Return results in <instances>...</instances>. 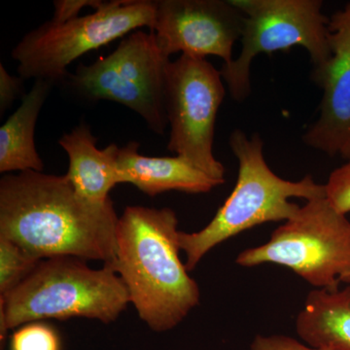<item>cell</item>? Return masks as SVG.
<instances>
[{
    "label": "cell",
    "instance_id": "obj_1",
    "mask_svg": "<svg viewBox=\"0 0 350 350\" xmlns=\"http://www.w3.org/2000/svg\"><path fill=\"white\" fill-rule=\"evenodd\" d=\"M118 222L111 199L103 204L84 199L66 175L29 170L0 180V237L39 260L112 262Z\"/></svg>",
    "mask_w": 350,
    "mask_h": 350
},
{
    "label": "cell",
    "instance_id": "obj_2",
    "mask_svg": "<svg viewBox=\"0 0 350 350\" xmlns=\"http://www.w3.org/2000/svg\"><path fill=\"white\" fill-rule=\"evenodd\" d=\"M179 232L169 207H126L116 256L105 262L121 278L139 319L159 333L180 324L200 304L199 285L179 257Z\"/></svg>",
    "mask_w": 350,
    "mask_h": 350
},
{
    "label": "cell",
    "instance_id": "obj_3",
    "mask_svg": "<svg viewBox=\"0 0 350 350\" xmlns=\"http://www.w3.org/2000/svg\"><path fill=\"white\" fill-rule=\"evenodd\" d=\"M229 145L239 163L234 190L204 229L179 232V246L185 252L188 271L227 239L258 225L293 217L301 206L290 202L291 198L308 202L326 197L325 184L317 183L310 174L299 181L285 180L275 174L266 162L259 133L248 137L236 129L230 135Z\"/></svg>",
    "mask_w": 350,
    "mask_h": 350
},
{
    "label": "cell",
    "instance_id": "obj_4",
    "mask_svg": "<svg viewBox=\"0 0 350 350\" xmlns=\"http://www.w3.org/2000/svg\"><path fill=\"white\" fill-rule=\"evenodd\" d=\"M131 304L110 265L94 269L75 257L44 259L5 297H0V338L29 322L75 317L115 321Z\"/></svg>",
    "mask_w": 350,
    "mask_h": 350
},
{
    "label": "cell",
    "instance_id": "obj_5",
    "mask_svg": "<svg viewBox=\"0 0 350 350\" xmlns=\"http://www.w3.org/2000/svg\"><path fill=\"white\" fill-rule=\"evenodd\" d=\"M236 262L280 265L317 289L337 290L350 285V221L326 197L308 200L268 243L243 251Z\"/></svg>",
    "mask_w": 350,
    "mask_h": 350
},
{
    "label": "cell",
    "instance_id": "obj_6",
    "mask_svg": "<svg viewBox=\"0 0 350 350\" xmlns=\"http://www.w3.org/2000/svg\"><path fill=\"white\" fill-rule=\"evenodd\" d=\"M156 1H105L100 10L66 22L50 20L29 32L12 50L24 80L64 82L69 64L88 52L147 27L153 29Z\"/></svg>",
    "mask_w": 350,
    "mask_h": 350
},
{
    "label": "cell",
    "instance_id": "obj_7",
    "mask_svg": "<svg viewBox=\"0 0 350 350\" xmlns=\"http://www.w3.org/2000/svg\"><path fill=\"white\" fill-rule=\"evenodd\" d=\"M170 62L154 32L135 31L122 39L111 54L80 64L64 83L88 101L110 100L130 108L151 131L163 135L169 124L165 84Z\"/></svg>",
    "mask_w": 350,
    "mask_h": 350
},
{
    "label": "cell",
    "instance_id": "obj_8",
    "mask_svg": "<svg viewBox=\"0 0 350 350\" xmlns=\"http://www.w3.org/2000/svg\"><path fill=\"white\" fill-rule=\"evenodd\" d=\"M243 13L241 54L220 72L232 100L243 103L251 93L250 68L255 57L300 46L312 68L332 56L329 18L321 0H232Z\"/></svg>",
    "mask_w": 350,
    "mask_h": 350
},
{
    "label": "cell",
    "instance_id": "obj_9",
    "mask_svg": "<svg viewBox=\"0 0 350 350\" xmlns=\"http://www.w3.org/2000/svg\"><path fill=\"white\" fill-rule=\"evenodd\" d=\"M225 94L220 70L206 59L181 55L170 62L165 84L167 149L224 183L225 167L214 156L213 142Z\"/></svg>",
    "mask_w": 350,
    "mask_h": 350
},
{
    "label": "cell",
    "instance_id": "obj_10",
    "mask_svg": "<svg viewBox=\"0 0 350 350\" xmlns=\"http://www.w3.org/2000/svg\"><path fill=\"white\" fill-rule=\"evenodd\" d=\"M152 32L165 57L176 53L206 59L215 56L232 63V48L241 40L243 13L232 0L156 1Z\"/></svg>",
    "mask_w": 350,
    "mask_h": 350
},
{
    "label": "cell",
    "instance_id": "obj_11",
    "mask_svg": "<svg viewBox=\"0 0 350 350\" xmlns=\"http://www.w3.org/2000/svg\"><path fill=\"white\" fill-rule=\"evenodd\" d=\"M332 56L312 68L310 79L322 90L319 116L306 129V146L350 161V1L329 20Z\"/></svg>",
    "mask_w": 350,
    "mask_h": 350
},
{
    "label": "cell",
    "instance_id": "obj_12",
    "mask_svg": "<svg viewBox=\"0 0 350 350\" xmlns=\"http://www.w3.org/2000/svg\"><path fill=\"white\" fill-rule=\"evenodd\" d=\"M138 148L139 144L135 142L120 148V184H133L150 197L170 191L202 194L224 184L180 157L142 156Z\"/></svg>",
    "mask_w": 350,
    "mask_h": 350
},
{
    "label": "cell",
    "instance_id": "obj_13",
    "mask_svg": "<svg viewBox=\"0 0 350 350\" xmlns=\"http://www.w3.org/2000/svg\"><path fill=\"white\" fill-rule=\"evenodd\" d=\"M96 142L91 128L82 122L70 133H64L59 144L68 154L69 167L66 175L76 192L94 204H103L110 200V191L120 184L117 167L120 148L111 144L98 149Z\"/></svg>",
    "mask_w": 350,
    "mask_h": 350
},
{
    "label": "cell",
    "instance_id": "obj_14",
    "mask_svg": "<svg viewBox=\"0 0 350 350\" xmlns=\"http://www.w3.org/2000/svg\"><path fill=\"white\" fill-rule=\"evenodd\" d=\"M296 332L310 349L350 350V285L310 292L297 315Z\"/></svg>",
    "mask_w": 350,
    "mask_h": 350
},
{
    "label": "cell",
    "instance_id": "obj_15",
    "mask_svg": "<svg viewBox=\"0 0 350 350\" xmlns=\"http://www.w3.org/2000/svg\"><path fill=\"white\" fill-rule=\"evenodd\" d=\"M52 83L36 80L22 105L0 128V172H43L44 163L36 150L34 133Z\"/></svg>",
    "mask_w": 350,
    "mask_h": 350
},
{
    "label": "cell",
    "instance_id": "obj_16",
    "mask_svg": "<svg viewBox=\"0 0 350 350\" xmlns=\"http://www.w3.org/2000/svg\"><path fill=\"white\" fill-rule=\"evenodd\" d=\"M40 261L17 243L0 237V297L19 286Z\"/></svg>",
    "mask_w": 350,
    "mask_h": 350
},
{
    "label": "cell",
    "instance_id": "obj_17",
    "mask_svg": "<svg viewBox=\"0 0 350 350\" xmlns=\"http://www.w3.org/2000/svg\"><path fill=\"white\" fill-rule=\"evenodd\" d=\"M10 350H62V340L56 329L49 324L29 322L14 332Z\"/></svg>",
    "mask_w": 350,
    "mask_h": 350
},
{
    "label": "cell",
    "instance_id": "obj_18",
    "mask_svg": "<svg viewBox=\"0 0 350 350\" xmlns=\"http://www.w3.org/2000/svg\"><path fill=\"white\" fill-rule=\"evenodd\" d=\"M326 198L338 213H350V161L332 172L325 184Z\"/></svg>",
    "mask_w": 350,
    "mask_h": 350
},
{
    "label": "cell",
    "instance_id": "obj_19",
    "mask_svg": "<svg viewBox=\"0 0 350 350\" xmlns=\"http://www.w3.org/2000/svg\"><path fill=\"white\" fill-rule=\"evenodd\" d=\"M25 80L20 76L11 75L3 64H0V113H4L10 108L14 101L24 98Z\"/></svg>",
    "mask_w": 350,
    "mask_h": 350
},
{
    "label": "cell",
    "instance_id": "obj_20",
    "mask_svg": "<svg viewBox=\"0 0 350 350\" xmlns=\"http://www.w3.org/2000/svg\"><path fill=\"white\" fill-rule=\"evenodd\" d=\"M250 350H315L300 340L284 335H257L250 345Z\"/></svg>",
    "mask_w": 350,
    "mask_h": 350
},
{
    "label": "cell",
    "instance_id": "obj_21",
    "mask_svg": "<svg viewBox=\"0 0 350 350\" xmlns=\"http://www.w3.org/2000/svg\"><path fill=\"white\" fill-rule=\"evenodd\" d=\"M105 1L100 0H57L54 2L55 13L53 21L66 22L79 17L78 14L85 7H92L94 11L100 10Z\"/></svg>",
    "mask_w": 350,
    "mask_h": 350
}]
</instances>
